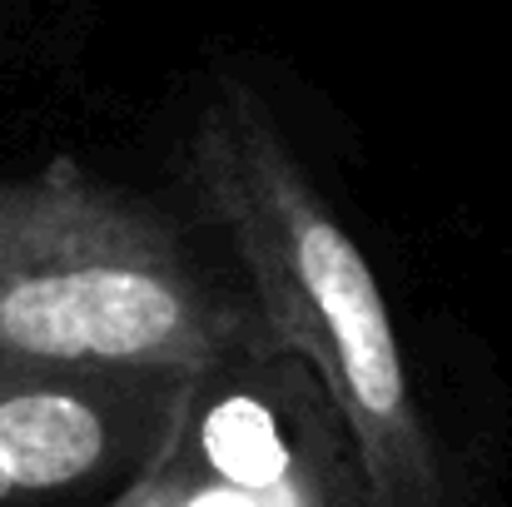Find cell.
Returning a JSON list of instances; mask_svg holds the SVG:
<instances>
[{"instance_id":"obj_4","label":"cell","mask_w":512,"mask_h":507,"mask_svg":"<svg viewBox=\"0 0 512 507\" xmlns=\"http://www.w3.org/2000/svg\"><path fill=\"white\" fill-rule=\"evenodd\" d=\"M179 373L0 348V507L135 478L170 428Z\"/></svg>"},{"instance_id":"obj_5","label":"cell","mask_w":512,"mask_h":507,"mask_svg":"<svg viewBox=\"0 0 512 507\" xmlns=\"http://www.w3.org/2000/svg\"><path fill=\"white\" fill-rule=\"evenodd\" d=\"M105 507H170V498H165V488H160V478L150 473V468H140L115 498Z\"/></svg>"},{"instance_id":"obj_2","label":"cell","mask_w":512,"mask_h":507,"mask_svg":"<svg viewBox=\"0 0 512 507\" xmlns=\"http://www.w3.org/2000/svg\"><path fill=\"white\" fill-rule=\"evenodd\" d=\"M259 329L150 194L75 160L0 179V348L189 378Z\"/></svg>"},{"instance_id":"obj_3","label":"cell","mask_w":512,"mask_h":507,"mask_svg":"<svg viewBox=\"0 0 512 507\" xmlns=\"http://www.w3.org/2000/svg\"><path fill=\"white\" fill-rule=\"evenodd\" d=\"M145 468L170 507H383L339 408L269 329L184 378Z\"/></svg>"},{"instance_id":"obj_1","label":"cell","mask_w":512,"mask_h":507,"mask_svg":"<svg viewBox=\"0 0 512 507\" xmlns=\"http://www.w3.org/2000/svg\"><path fill=\"white\" fill-rule=\"evenodd\" d=\"M179 174L194 214L239 264L264 329L319 378L383 507H448L433 428L373 264L343 229L284 135L274 105L239 75H214Z\"/></svg>"}]
</instances>
